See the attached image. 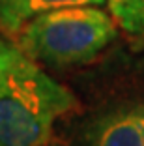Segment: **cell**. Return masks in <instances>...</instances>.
I'll return each mask as SVG.
<instances>
[{"mask_svg":"<svg viewBox=\"0 0 144 146\" xmlns=\"http://www.w3.org/2000/svg\"><path fill=\"white\" fill-rule=\"evenodd\" d=\"M77 98L13 45L0 62V146H45Z\"/></svg>","mask_w":144,"mask_h":146,"instance_id":"1","label":"cell"},{"mask_svg":"<svg viewBox=\"0 0 144 146\" xmlns=\"http://www.w3.org/2000/svg\"><path fill=\"white\" fill-rule=\"evenodd\" d=\"M116 34V21L99 6H71L30 19L15 43L38 64L68 68L96 60Z\"/></svg>","mask_w":144,"mask_h":146,"instance_id":"2","label":"cell"},{"mask_svg":"<svg viewBox=\"0 0 144 146\" xmlns=\"http://www.w3.org/2000/svg\"><path fill=\"white\" fill-rule=\"evenodd\" d=\"M107 0H0V32L17 38L30 19L71 6H103Z\"/></svg>","mask_w":144,"mask_h":146,"instance_id":"3","label":"cell"},{"mask_svg":"<svg viewBox=\"0 0 144 146\" xmlns=\"http://www.w3.org/2000/svg\"><path fill=\"white\" fill-rule=\"evenodd\" d=\"M90 146H144V133L137 109L118 111L101 122Z\"/></svg>","mask_w":144,"mask_h":146,"instance_id":"4","label":"cell"},{"mask_svg":"<svg viewBox=\"0 0 144 146\" xmlns=\"http://www.w3.org/2000/svg\"><path fill=\"white\" fill-rule=\"evenodd\" d=\"M116 25L129 36H144V0H107Z\"/></svg>","mask_w":144,"mask_h":146,"instance_id":"5","label":"cell"},{"mask_svg":"<svg viewBox=\"0 0 144 146\" xmlns=\"http://www.w3.org/2000/svg\"><path fill=\"white\" fill-rule=\"evenodd\" d=\"M11 47H13V43H9V41H6L4 38H0V62L6 58V54H8L9 51H11Z\"/></svg>","mask_w":144,"mask_h":146,"instance_id":"6","label":"cell"},{"mask_svg":"<svg viewBox=\"0 0 144 146\" xmlns=\"http://www.w3.org/2000/svg\"><path fill=\"white\" fill-rule=\"evenodd\" d=\"M137 112H139L140 125H142V133H144V107H137Z\"/></svg>","mask_w":144,"mask_h":146,"instance_id":"7","label":"cell"}]
</instances>
